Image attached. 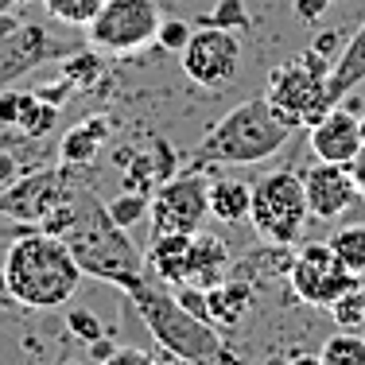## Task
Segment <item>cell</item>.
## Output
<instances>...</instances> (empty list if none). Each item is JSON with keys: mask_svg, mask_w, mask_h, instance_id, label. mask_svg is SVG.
Returning <instances> with one entry per match:
<instances>
[{"mask_svg": "<svg viewBox=\"0 0 365 365\" xmlns=\"http://www.w3.org/2000/svg\"><path fill=\"white\" fill-rule=\"evenodd\" d=\"M63 241L71 245V253L82 268V276L106 280L113 288L128 292L133 284H140L148 276V260L133 245L128 230H120L109 218V210L90 195V190H74V218L66 225Z\"/></svg>", "mask_w": 365, "mask_h": 365, "instance_id": "obj_1", "label": "cell"}, {"mask_svg": "<svg viewBox=\"0 0 365 365\" xmlns=\"http://www.w3.org/2000/svg\"><path fill=\"white\" fill-rule=\"evenodd\" d=\"M4 272L12 299L36 311H55L71 303V295L82 284V268H78L71 245L43 230H31L12 241L4 257Z\"/></svg>", "mask_w": 365, "mask_h": 365, "instance_id": "obj_2", "label": "cell"}, {"mask_svg": "<svg viewBox=\"0 0 365 365\" xmlns=\"http://www.w3.org/2000/svg\"><path fill=\"white\" fill-rule=\"evenodd\" d=\"M295 128L284 117H276V109L264 98L241 101L233 106L210 133L198 140L195 168L202 163H222V168H245V163H260L268 155H276Z\"/></svg>", "mask_w": 365, "mask_h": 365, "instance_id": "obj_3", "label": "cell"}, {"mask_svg": "<svg viewBox=\"0 0 365 365\" xmlns=\"http://www.w3.org/2000/svg\"><path fill=\"white\" fill-rule=\"evenodd\" d=\"M125 295L136 303L144 327L152 330V338L171 354V358H179L182 365H214V358L222 354L218 327L198 319V315H190L168 284H155L144 276V280L133 284Z\"/></svg>", "mask_w": 365, "mask_h": 365, "instance_id": "obj_4", "label": "cell"}, {"mask_svg": "<svg viewBox=\"0 0 365 365\" xmlns=\"http://www.w3.org/2000/svg\"><path fill=\"white\" fill-rule=\"evenodd\" d=\"M330 58L319 55V51H303L299 58H288L280 63L272 74H268V86H264V101L276 109V117H284L292 128H303V125H315L323 120L330 109V98H327V78H330Z\"/></svg>", "mask_w": 365, "mask_h": 365, "instance_id": "obj_5", "label": "cell"}, {"mask_svg": "<svg viewBox=\"0 0 365 365\" xmlns=\"http://www.w3.org/2000/svg\"><path fill=\"white\" fill-rule=\"evenodd\" d=\"M311 218L303 175L295 171H268L253 182V202H249V222L257 237L268 245H295L303 237V225Z\"/></svg>", "mask_w": 365, "mask_h": 365, "instance_id": "obj_6", "label": "cell"}, {"mask_svg": "<svg viewBox=\"0 0 365 365\" xmlns=\"http://www.w3.org/2000/svg\"><path fill=\"white\" fill-rule=\"evenodd\" d=\"M160 20L163 12L155 0H106L101 12L86 24V36H90V47H98L101 55H133L155 43Z\"/></svg>", "mask_w": 365, "mask_h": 365, "instance_id": "obj_7", "label": "cell"}, {"mask_svg": "<svg viewBox=\"0 0 365 365\" xmlns=\"http://www.w3.org/2000/svg\"><path fill=\"white\" fill-rule=\"evenodd\" d=\"M210 214V182L202 171H175L163 179L148 198V222H152V237L160 233H198Z\"/></svg>", "mask_w": 365, "mask_h": 365, "instance_id": "obj_8", "label": "cell"}, {"mask_svg": "<svg viewBox=\"0 0 365 365\" xmlns=\"http://www.w3.org/2000/svg\"><path fill=\"white\" fill-rule=\"evenodd\" d=\"M288 280H292V292L299 303L307 307H323L330 311V303L342 299L346 292L358 288V276L334 257V249L327 241H311L303 245L299 253L292 257V268H288Z\"/></svg>", "mask_w": 365, "mask_h": 365, "instance_id": "obj_9", "label": "cell"}, {"mask_svg": "<svg viewBox=\"0 0 365 365\" xmlns=\"http://www.w3.org/2000/svg\"><path fill=\"white\" fill-rule=\"evenodd\" d=\"M182 71L202 90H222L230 86L241 71V39L237 31L214 28V24H198L190 43L179 51Z\"/></svg>", "mask_w": 365, "mask_h": 365, "instance_id": "obj_10", "label": "cell"}, {"mask_svg": "<svg viewBox=\"0 0 365 365\" xmlns=\"http://www.w3.org/2000/svg\"><path fill=\"white\" fill-rule=\"evenodd\" d=\"M303 190H307L311 218H319V222L342 218L361 195L358 182H354L350 163H327V160H319L311 171H303Z\"/></svg>", "mask_w": 365, "mask_h": 365, "instance_id": "obj_11", "label": "cell"}, {"mask_svg": "<svg viewBox=\"0 0 365 365\" xmlns=\"http://www.w3.org/2000/svg\"><path fill=\"white\" fill-rule=\"evenodd\" d=\"M311 152L327 163H354L365 152L361 117L342 106H334L323 120L311 125Z\"/></svg>", "mask_w": 365, "mask_h": 365, "instance_id": "obj_12", "label": "cell"}, {"mask_svg": "<svg viewBox=\"0 0 365 365\" xmlns=\"http://www.w3.org/2000/svg\"><path fill=\"white\" fill-rule=\"evenodd\" d=\"M71 195H66L58 171H39V175H28V179L20 175L8 187V214H16V218H43L51 206H58Z\"/></svg>", "mask_w": 365, "mask_h": 365, "instance_id": "obj_13", "label": "cell"}, {"mask_svg": "<svg viewBox=\"0 0 365 365\" xmlns=\"http://www.w3.org/2000/svg\"><path fill=\"white\" fill-rule=\"evenodd\" d=\"M190 237H195V233H160V237H152L144 260H148V268H152V276L160 284H168V288L187 284Z\"/></svg>", "mask_w": 365, "mask_h": 365, "instance_id": "obj_14", "label": "cell"}, {"mask_svg": "<svg viewBox=\"0 0 365 365\" xmlns=\"http://www.w3.org/2000/svg\"><path fill=\"white\" fill-rule=\"evenodd\" d=\"M365 82V24L346 39V47L338 51L334 66H330V78H327V98L330 106H338L342 98H350L354 90Z\"/></svg>", "mask_w": 365, "mask_h": 365, "instance_id": "obj_15", "label": "cell"}, {"mask_svg": "<svg viewBox=\"0 0 365 365\" xmlns=\"http://www.w3.org/2000/svg\"><path fill=\"white\" fill-rule=\"evenodd\" d=\"M225 268H230V253H225L222 237L214 233H195L190 237V260H187V284L195 288H214L225 280Z\"/></svg>", "mask_w": 365, "mask_h": 365, "instance_id": "obj_16", "label": "cell"}, {"mask_svg": "<svg viewBox=\"0 0 365 365\" xmlns=\"http://www.w3.org/2000/svg\"><path fill=\"white\" fill-rule=\"evenodd\" d=\"M249 202H253V187L241 179H214L210 182V214L225 225H237L249 218Z\"/></svg>", "mask_w": 365, "mask_h": 365, "instance_id": "obj_17", "label": "cell"}, {"mask_svg": "<svg viewBox=\"0 0 365 365\" xmlns=\"http://www.w3.org/2000/svg\"><path fill=\"white\" fill-rule=\"evenodd\" d=\"M206 311H210V323L218 330L237 327L249 311V288L245 284H230V280L214 284V288H206Z\"/></svg>", "mask_w": 365, "mask_h": 365, "instance_id": "obj_18", "label": "cell"}, {"mask_svg": "<svg viewBox=\"0 0 365 365\" xmlns=\"http://www.w3.org/2000/svg\"><path fill=\"white\" fill-rule=\"evenodd\" d=\"M106 136H109V125L101 117H90V120H82V125H74L71 133L63 136V163H90L93 155L101 152V144H106Z\"/></svg>", "mask_w": 365, "mask_h": 365, "instance_id": "obj_19", "label": "cell"}, {"mask_svg": "<svg viewBox=\"0 0 365 365\" xmlns=\"http://www.w3.org/2000/svg\"><path fill=\"white\" fill-rule=\"evenodd\" d=\"M327 245L334 249V257L342 260L358 280H365V225H342Z\"/></svg>", "mask_w": 365, "mask_h": 365, "instance_id": "obj_20", "label": "cell"}, {"mask_svg": "<svg viewBox=\"0 0 365 365\" xmlns=\"http://www.w3.org/2000/svg\"><path fill=\"white\" fill-rule=\"evenodd\" d=\"M319 358H323V365H365V338L354 330H338L323 342Z\"/></svg>", "mask_w": 365, "mask_h": 365, "instance_id": "obj_21", "label": "cell"}, {"mask_svg": "<svg viewBox=\"0 0 365 365\" xmlns=\"http://www.w3.org/2000/svg\"><path fill=\"white\" fill-rule=\"evenodd\" d=\"M101 4H106V0H43L51 20L66 24V28H86V24L101 12Z\"/></svg>", "mask_w": 365, "mask_h": 365, "instance_id": "obj_22", "label": "cell"}, {"mask_svg": "<svg viewBox=\"0 0 365 365\" xmlns=\"http://www.w3.org/2000/svg\"><path fill=\"white\" fill-rule=\"evenodd\" d=\"M66 71V82L74 86V90H90V86L101 82V51H78V55H71L63 63Z\"/></svg>", "mask_w": 365, "mask_h": 365, "instance_id": "obj_23", "label": "cell"}, {"mask_svg": "<svg viewBox=\"0 0 365 365\" xmlns=\"http://www.w3.org/2000/svg\"><path fill=\"white\" fill-rule=\"evenodd\" d=\"M109 218L120 225V230H133L136 222L148 218V195H136V190H125V195H117L113 202H106Z\"/></svg>", "mask_w": 365, "mask_h": 365, "instance_id": "obj_24", "label": "cell"}, {"mask_svg": "<svg viewBox=\"0 0 365 365\" xmlns=\"http://www.w3.org/2000/svg\"><path fill=\"white\" fill-rule=\"evenodd\" d=\"M330 319L338 323V330H358L365 323V292H361V284L354 292H346L342 299L330 303Z\"/></svg>", "mask_w": 365, "mask_h": 365, "instance_id": "obj_25", "label": "cell"}, {"mask_svg": "<svg viewBox=\"0 0 365 365\" xmlns=\"http://www.w3.org/2000/svg\"><path fill=\"white\" fill-rule=\"evenodd\" d=\"M198 24H214V28H225V31H241L249 24L245 0H218L210 16H198Z\"/></svg>", "mask_w": 365, "mask_h": 365, "instance_id": "obj_26", "label": "cell"}, {"mask_svg": "<svg viewBox=\"0 0 365 365\" xmlns=\"http://www.w3.org/2000/svg\"><path fill=\"white\" fill-rule=\"evenodd\" d=\"M190 36H195V28H190L187 20H179V16H163V20H160V31H155V43H160V51L179 55V51L190 43Z\"/></svg>", "mask_w": 365, "mask_h": 365, "instance_id": "obj_27", "label": "cell"}, {"mask_svg": "<svg viewBox=\"0 0 365 365\" xmlns=\"http://www.w3.org/2000/svg\"><path fill=\"white\" fill-rule=\"evenodd\" d=\"M66 330H71L74 338H82L86 346H93L98 338H106L101 319L93 315V311H86V307H71V315H66Z\"/></svg>", "mask_w": 365, "mask_h": 365, "instance_id": "obj_28", "label": "cell"}, {"mask_svg": "<svg viewBox=\"0 0 365 365\" xmlns=\"http://www.w3.org/2000/svg\"><path fill=\"white\" fill-rule=\"evenodd\" d=\"M346 39H350V36H342V31H334V28L319 31V36L311 39V51H319V55H327V58H338V51L346 47Z\"/></svg>", "mask_w": 365, "mask_h": 365, "instance_id": "obj_29", "label": "cell"}, {"mask_svg": "<svg viewBox=\"0 0 365 365\" xmlns=\"http://www.w3.org/2000/svg\"><path fill=\"white\" fill-rule=\"evenodd\" d=\"M101 365H160V361H155L152 354L136 350V346H120V350H113Z\"/></svg>", "mask_w": 365, "mask_h": 365, "instance_id": "obj_30", "label": "cell"}, {"mask_svg": "<svg viewBox=\"0 0 365 365\" xmlns=\"http://www.w3.org/2000/svg\"><path fill=\"white\" fill-rule=\"evenodd\" d=\"M24 109V90H4L0 93V125H16Z\"/></svg>", "mask_w": 365, "mask_h": 365, "instance_id": "obj_31", "label": "cell"}, {"mask_svg": "<svg viewBox=\"0 0 365 365\" xmlns=\"http://www.w3.org/2000/svg\"><path fill=\"white\" fill-rule=\"evenodd\" d=\"M327 8H330V0H295V20L315 24V20H323Z\"/></svg>", "mask_w": 365, "mask_h": 365, "instance_id": "obj_32", "label": "cell"}, {"mask_svg": "<svg viewBox=\"0 0 365 365\" xmlns=\"http://www.w3.org/2000/svg\"><path fill=\"white\" fill-rule=\"evenodd\" d=\"M16 179H20V160H16L12 152H4V148H0V190H8Z\"/></svg>", "mask_w": 365, "mask_h": 365, "instance_id": "obj_33", "label": "cell"}, {"mask_svg": "<svg viewBox=\"0 0 365 365\" xmlns=\"http://www.w3.org/2000/svg\"><path fill=\"white\" fill-rule=\"evenodd\" d=\"M12 299V288H8V272H4V260H0V307H8Z\"/></svg>", "mask_w": 365, "mask_h": 365, "instance_id": "obj_34", "label": "cell"}, {"mask_svg": "<svg viewBox=\"0 0 365 365\" xmlns=\"http://www.w3.org/2000/svg\"><path fill=\"white\" fill-rule=\"evenodd\" d=\"M288 365H323V358L319 354H295V358H288Z\"/></svg>", "mask_w": 365, "mask_h": 365, "instance_id": "obj_35", "label": "cell"}, {"mask_svg": "<svg viewBox=\"0 0 365 365\" xmlns=\"http://www.w3.org/2000/svg\"><path fill=\"white\" fill-rule=\"evenodd\" d=\"M109 354H113V342H106V338H98V342H93V358H98V361H106Z\"/></svg>", "mask_w": 365, "mask_h": 365, "instance_id": "obj_36", "label": "cell"}, {"mask_svg": "<svg viewBox=\"0 0 365 365\" xmlns=\"http://www.w3.org/2000/svg\"><path fill=\"white\" fill-rule=\"evenodd\" d=\"M0 214H8V190H0Z\"/></svg>", "mask_w": 365, "mask_h": 365, "instance_id": "obj_37", "label": "cell"}, {"mask_svg": "<svg viewBox=\"0 0 365 365\" xmlns=\"http://www.w3.org/2000/svg\"><path fill=\"white\" fill-rule=\"evenodd\" d=\"M63 365H78V361H63Z\"/></svg>", "mask_w": 365, "mask_h": 365, "instance_id": "obj_38", "label": "cell"}, {"mask_svg": "<svg viewBox=\"0 0 365 365\" xmlns=\"http://www.w3.org/2000/svg\"><path fill=\"white\" fill-rule=\"evenodd\" d=\"M361 338H365V327H361Z\"/></svg>", "mask_w": 365, "mask_h": 365, "instance_id": "obj_39", "label": "cell"}, {"mask_svg": "<svg viewBox=\"0 0 365 365\" xmlns=\"http://www.w3.org/2000/svg\"><path fill=\"white\" fill-rule=\"evenodd\" d=\"M361 128H365V120H361Z\"/></svg>", "mask_w": 365, "mask_h": 365, "instance_id": "obj_40", "label": "cell"}]
</instances>
